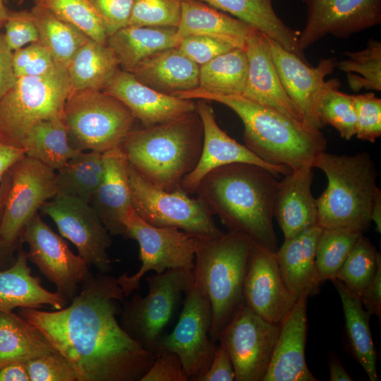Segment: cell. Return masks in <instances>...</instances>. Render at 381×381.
I'll return each mask as SVG.
<instances>
[{"label": "cell", "instance_id": "1", "mask_svg": "<svg viewBox=\"0 0 381 381\" xmlns=\"http://www.w3.org/2000/svg\"><path fill=\"white\" fill-rule=\"evenodd\" d=\"M125 294L109 273L88 274L70 304L54 311L19 308L72 365L77 381H140L155 355L117 320Z\"/></svg>", "mask_w": 381, "mask_h": 381}, {"label": "cell", "instance_id": "2", "mask_svg": "<svg viewBox=\"0 0 381 381\" xmlns=\"http://www.w3.org/2000/svg\"><path fill=\"white\" fill-rule=\"evenodd\" d=\"M277 176L258 165L233 163L210 171L196 190L198 199L228 231L244 234L272 251Z\"/></svg>", "mask_w": 381, "mask_h": 381}, {"label": "cell", "instance_id": "3", "mask_svg": "<svg viewBox=\"0 0 381 381\" xmlns=\"http://www.w3.org/2000/svg\"><path fill=\"white\" fill-rule=\"evenodd\" d=\"M176 97L214 101L230 108L243 123L245 145L270 164L292 171L313 167L317 156L326 150L327 140L320 130L241 95H213L197 87Z\"/></svg>", "mask_w": 381, "mask_h": 381}, {"label": "cell", "instance_id": "4", "mask_svg": "<svg viewBox=\"0 0 381 381\" xmlns=\"http://www.w3.org/2000/svg\"><path fill=\"white\" fill-rule=\"evenodd\" d=\"M202 142V123L195 110L167 122L133 128L120 147L145 181L174 191L196 166Z\"/></svg>", "mask_w": 381, "mask_h": 381}, {"label": "cell", "instance_id": "5", "mask_svg": "<svg viewBox=\"0 0 381 381\" xmlns=\"http://www.w3.org/2000/svg\"><path fill=\"white\" fill-rule=\"evenodd\" d=\"M252 243L248 236L231 231L216 236L198 237L194 282L210 303V338L215 343L245 306L243 284Z\"/></svg>", "mask_w": 381, "mask_h": 381}, {"label": "cell", "instance_id": "6", "mask_svg": "<svg viewBox=\"0 0 381 381\" xmlns=\"http://www.w3.org/2000/svg\"><path fill=\"white\" fill-rule=\"evenodd\" d=\"M327 179L317 199L318 225L322 229H344L363 234L369 229L374 199L380 190L377 172L370 155H335L324 151L313 162Z\"/></svg>", "mask_w": 381, "mask_h": 381}, {"label": "cell", "instance_id": "7", "mask_svg": "<svg viewBox=\"0 0 381 381\" xmlns=\"http://www.w3.org/2000/svg\"><path fill=\"white\" fill-rule=\"evenodd\" d=\"M63 119L70 145L80 152H105L120 146L135 118L119 99L103 91H70Z\"/></svg>", "mask_w": 381, "mask_h": 381}, {"label": "cell", "instance_id": "8", "mask_svg": "<svg viewBox=\"0 0 381 381\" xmlns=\"http://www.w3.org/2000/svg\"><path fill=\"white\" fill-rule=\"evenodd\" d=\"M148 293L123 300L119 315L125 332L155 355L157 345L186 293L194 284L193 270L169 268L146 277Z\"/></svg>", "mask_w": 381, "mask_h": 381}, {"label": "cell", "instance_id": "9", "mask_svg": "<svg viewBox=\"0 0 381 381\" xmlns=\"http://www.w3.org/2000/svg\"><path fill=\"white\" fill-rule=\"evenodd\" d=\"M70 91L67 68L60 64L42 75L18 77L0 97V133L11 144L21 147L35 123L63 116Z\"/></svg>", "mask_w": 381, "mask_h": 381}, {"label": "cell", "instance_id": "10", "mask_svg": "<svg viewBox=\"0 0 381 381\" xmlns=\"http://www.w3.org/2000/svg\"><path fill=\"white\" fill-rule=\"evenodd\" d=\"M120 236L137 241L142 262L134 274L124 272L116 278L126 297L140 289L142 278L150 271L194 268L198 238L176 228L152 226L133 207L121 220Z\"/></svg>", "mask_w": 381, "mask_h": 381}, {"label": "cell", "instance_id": "11", "mask_svg": "<svg viewBox=\"0 0 381 381\" xmlns=\"http://www.w3.org/2000/svg\"><path fill=\"white\" fill-rule=\"evenodd\" d=\"M128 174L133 208L149 224L176 228L196 237L223 233L198 198H190L181 188L174 191L158 188L145 181L129 164Z\"/></svg>", "mask_w": 381, "mask_h": 381}, {"label": "cell", "instance_id": "12", "mask_svg": "<svg viewBox=\"0 0 381 381\" xmlns=\"http://www.w3.org/2000/svg\"><path fill=\"white\" fill-rule=\"evenodd\" d=\"M210 303L195 284L186 293L179 320L169 333L160 339L156 351L174 352L188 380L199 381L209 369L217 344L210 338Z\"/></svg>", "mask_w": 381, "mask_h": 381}, {"label": "cell", "instance_id": "13", "mask_svg": "<svg viewBox=\"0 0 381 381\" xmlns=\"http://www.w3.org/2000/svg\"><path fill=\"white\" fill-rule=\"evenodd\" d=\"M11 186L0 222V246L12 248L27 224L57 193L56 171L25 155L9 169Z\"/></svg>", "mask_w": 381, "mask_h": 381}, {"label": "cell", "instance_id": "14", "mask_svg": "<svg viewBox=\"0 0 381 381\" xmlns=\"http://www.w3.org/2000/svg\"><path fill=\"white\" fill-rule=\"evenodd\" d=\"M280 329L246 305L225 327L218 341L231 359L236 381H263Z\"/></svg>", "mask_w": 381, "mask_h": 381}, {"label": "cell", "instance_id": "15", "mask_svg": "<svg viewBox=\"0 0 381 381\" xmlns=\"http://www.w3.org/2000/svg\"><path fill=\"white\" fill-rule=\"evenodd\" d=\"M55 223L63 238L77 248L78 255L98 272L109 273L112 262L107 250L111 235L88 202L77 198L57 193L40 209Z\"/></svg>", "mask_w": 381, "mask_h": 381}, {"label": "cell", "instance_id": "16", "mask_svg": "<svg viewBox=\"0 0 381 381\" xmlns=\"http://www.w3.org/2000/svg\"><path fill=\"white\" fill-rule=\"evenodd\" d=\"M20 241L28 246V260L55 284L56 292L69 303L90 273V266L71 250L64 238L38 213L25 226Z\"/></svg>", "mask_w": 381, "mask_h": 381}, {"label": "cell", "instance_id": "17", "mask_svg": "<svg viewBox=\"0 0 381 381\" xmlns=\"http://www.w3.org/2000/svg\"><path fill=\"white\" fill-rule=\"evenodd\" d=\"M271 54L279 77L288 96L298 111L303 123L310 128H323L318 117V105L323 94L339 85L337 79L325 80L337 67L334 58L322 59L311 67L296 54L267 37Z\"/></svg>", "mask_w": 381, "mask_h": 381}, {"label": "cell", "instance_id": "18", "mask_svg": "<svg viewBox=\"0 0 381 381\" xmlns=\"http://www.w3.org/2000/svg\"><path fill=\"white\" fill-rule=\"evenodd\" d=\"M307 8L306 23L298 35L305 49L327 35L347 38L381 23V0H301Z\"/></svg>", "mask_w": 381, "mask_h": 381}, {"label": "cell", "instance_id": "19", "mask_svg": "<svg viewBox=\"0 0 381 381\" xmlns=\"http://www.w3.org/2000/svg\"><path fill=\"white\" fill-rule=\"evenodd\" d=\"M245 305L265 319L281 324L298 297L287 289L276 252L253 241L243 284Z\"/></svg>", "mask_w": 381, "mask_h": 381}, {"label": "cell", "instance_id": "20", "mask_svg": "<svg viewBox=\"0 0 381 381\" xmlns=\"http://www.w3.org/2000/svg\"><path fill=\"white\" fill-rule=\"evenodd\" d=\"M196 111L203 127L202 147L198 162L181 185L188 194L196 193L202 179L212 170L233 163H248L260 166L276 176L286 175L288 167L270 164L231 138L217 124L214 112L207 100L198 99Z\"/></svg>", "mask_w": 381, "mask_h": 381}, {"label": "cell", "instance_id": "21", "mask_svg": "<svg viewBox=\"0 0 381 381\" xmlns=\"http://www.w3.org/2000/svg\"><path fill=\"white\" fill-rule=\"evenodd\" d=\"M245 52L248 59V74L241 96L303 122L279 77L267 36L253 29L247 37Z\"/></svg>", "mask_w": 381, "mask_h": 381}, {"label": "cell", "instance_id": "22", "mask_svg": "<svg viewBox=\"0 0 381 381\" xmlns=\"http://www.w3.org/2000/svg\"><path fill=\"white\" fill-rule=\"evenodd\" d=\"M103 92L121 101L143 126L167 122L196 110L192 99L157 92L121 69Z\"/></svg>", "mask_w": 381, "mask_h": 381}, {"label": "cell", "instance_id": "23", "mask_svg": "<svg viewBox=\"0 0 381 381\" xmlns=\"http://www.w3.org/2000/svg\"><path fill=\"white\" fill-rule=\"evenodd\" d=\"M299 296L281 323L279 337L263 381H317L306 361L307 301Z\"/></svg>", "mask_w": 381, "mask_h": 381}, {"label": "cell", "instance_id": "24", "mask_svg": "<svg viewBox=\"0 0 381 381\" xmlns=\"http://www.w3.org/2000/svg\"><path fill=\"white\" fill-rule=\"evenodd\" d=\"M313 168L293 170L278 182L274 217L284 239L318 225L317 199L311 190Z\"/></svg>", "mask_w": 381, "mask_h": 381}, {"label": "cell", "instance_id": "25", "mask_svg": "<svg viewBox=\"0 0 381 381\" xmlns=\"http://www.w3.org/2000/svg\"><path fill=\"white\" fill-rule=\"evenodd\" d=\"M103 177L90 205L111 236H120L121 220L133 207L128 162L120 146L104 152Z\"/></svg>", "mask_w": 381, "mask_h": 381}, {"label": "cell", "instance_id": "26", "mask_svg": "<svg viewBox=\"0 0 381 381\" xmlns=\"http://www.w3.org/2000/svg\"><path fill=\"white\" fill-rule=\"evenodd\" d=\"M322 229L317 225L284 239L276 251L284 282L296 297L302 294L310 296L319 291L321 284L315 266V249Z\"/></svg>", "mask_w": 381, "mask_h": 381}, {"label": "cell", "instance_id": "27", "mask_svg": "<svg viewBox=\"0 0 381 381\" xmlns=\"http://www.w3.org/2000/svg\"><path fill=\"white\" fill-rule=\"evenodd\" d=\"M200 66L179 47L156 53L141 61L133 71L143 85L163 94L176 96L199 87Z\"/></svg>", "mask_w": 381, "mask_h": 381}, {"label": "cell", "instance_id": "28", "mask_svg": "<svg viewBox=\"0 0 381 381\" xmlns=\"http://www.w3.org/2000/svg\"><path fill=\"white\" fill-rule=\"evenodd\" d=\"M27 253L21 248L13 264L0 270V312H10L16 308H40L49 305L60 310L68 303L56 292L41 285V279L31 273Z\"/></svg>", "mask_w": 381, "mask_h": 381}, {"label": "cell", "instance_id": "29", "mask_svg": "<svg viewBox=\"0 0 381 381\" xmlns=\"http://www.w3.org/2000/svg\"><path fill=\"white\" fill-rule=\"evenodd\" d=\"M253 29L246 23L200 0H182L181 17L177 27L181 39L205 35L245 50L247 37Z\"/></svg>", "mask_w": 381, "mask_h": 381}, {"label": "cell", "instance_id": "30", "mask_svg": "<svg viewBox=\"0 0 381 381\" xmlns=\"http://www.w3.org/2000/svg\"><path fill=\"white\" fill-rule=\"evenodd\" d=\"M177 28L126 26L107 38L121 70L133 73L143 60L164 49L178 47Z\"/></svg>", "mask_w": 381, "mask_h": 381}, {"label": "cell", "instance_id": "31", "mask_svg": "<svg viewBox=\"0 0 381 381\" xmlns=\"http://www.w3.org/2000/svg\"><path fill=\"white\" fill-rule=\"evenodd\" d=\"M200 1L246 23L305 60L298 46L299 33L277 16L273 7L274 0Z\"/></svg>", "mask_w": 381, "mask_h": 381}, {"label": "cell", "instance_id": "32", "mask_svg": "<svg viewBox=\"0 0 381 381\" xmlns=\"http://www.w3.org/2000/svg\"><path fill=\"white\" fill-rule=\"evenodd\" d=\"M340 296L344 316L345 343L351 356L363 367L370 381H377V355L370 329V315L360 298L339 281H332Z\"/></svg>", "mask_w": 381, "mask_h": 381}, {"label": "cell", "instance_id": "33", "mask_svg": "<svg viewBox=\"0 0 381 381\" xmlns=\"http://www.w3.org/2000/svg\"><path fill=\"white\" fill-rule=\"evenodd\" d=\"M66 68L71 91H103L119 70V64L107 44L90 38L78 49Z\"/></svg>", "mask_w": 381, "mask_h": 381}, {"label": "cell", "instance_id": "34", "mask_svg": "<svg viewBox=\"0 0 381 381\" xmlns=\"http://www.w3.org/2000/svg\"><path fill=\"white\" fill-rule=\"evenodd\" d=\"M56 351L30 322L12 311L0 312V365L26 362Z\"/></svg>", "mask_w": 381, "mask_h": 381}, {"label": "cell", "instance_id": "35", "mask_svg": "<svg viewBox=\"0 0 381 381\" xmlns=\"http://www.w3.org/2000/svg\"><path fill=\"white\" fill-rule=\"evenodd\" d=\"M21 147L26 156L56 171L80 151L69 143L63 116L40 121L26 133Z\"/></svg>", "mask_w": 381, "mask_h": 381}, {"label": "cell", "instance_id": "36", "mask_svg": "<svg viewBox=\"0 0 381 381\" xmlns=\"http://www.w3.org/2000/svg\"><path fill=\"white\" fill-rule=\"evenodd\" d=\"M30 12L37 28L39 42L56 63L67 68L76 52L90 37L41 5L35 4Z\"/></svg>", "mask_w": 381, "mask_h": 381}, {"label": "cell", "instance_id": "37", "mask_svg": "<svg viewBox=\"0 0 381 381\" xmlns=\"http://www.w3.org/2000/svg\"><path fill=\"white\" fill-rule=\"evenodd\" d=\"M247 74L245 50L234 48L200 66L198 87L213 95H241Z\"/></svg>", "mask_w": 381, "mask_h": 381}, {"label": "cell", "instance_id": "38", "mask_svg": "<svg viewBox=\"0 0 381 381\" xmlns=\"http://www.w3.org/2000/svg\"><path fill=\"white\" fill-rule=\"evenodd\" d=\"M104 153L80 152L56 171L58 193L90 203L103 177Z\"/></svg>", "mask_w": 381, "mask_h": 381}, {"label": "cell", "instance_id": "39", "mask_svg": "<svg viewBox=\"0 0 381 381\" xmlns=\"http://www.w3.org/2000/svg\"><path fill=\"white\" fill-rule=\"evenodd\" d=\"M337 67L345 72L351 90H381V42L370 39L365 49L344 52Z\"/></svg>", "mask_w": 381, "mask_h": 381}, {"label": "cell", "instance_id": "40", "mask_svg": "<svg viewBox=\"0 0 381 381\" xmlns=\"http://www.w3.org/2000/svg\"><path fill=\"white\" fill-rule=\"evenodd\" d=\"M381 262L380 253L368 238L361 234L338 270L335 279L360 298Z\"/></svg>", "mask_w": 381, "mask_h": 381}, {"label": "cell", "instance_id": "41", "mask_svg": "<svg viewBox=\"0 0 381 381\" xmlns=\"http://www.w3.org/2000/svg\"><path fill=\"white\" fill-rule=\"evenodd\" d=\"M361 234L344 229H322L315 249V266L321 284L335 279L338 270Z\"/></svg>", "mask_w": 381, "mask_h": 381}, {"label": "cell", "instance_id": "42", "mask_svg": "<svg viewBox=\"0 0 381 381\" xmlns=\"http://www.w3.org/2000/svg\"><path fill=\"white\" fill-rule=\"evenodd\" d=\"M35 4L75 26L90 38L107 44V37L90 0H35Z\"/></svg>", "mask_w": 381, "mask_h": 381}, {"label": "cell", "instance_id": "43", "mask_svg": "<svg viewBox=\"0 0 381 381\" xmlns=\"http://www.w3.org/2000/svg\"><path fill=\"white\" fill-rule=\"evenodd\" d=\"M339 85L329 88L318 105V117L324 127L333 126L345 140L356 134V114L353 95L339 90Z\"/></svg>", "mask_w": 381, "mask_h": 381}, {"label": "cell", "instance_id": "44", "mask_svg": "<svg viewBox=\"0 0 381 381\" xmlns=\"http://www.w3.org/2000/svg\"><path fill=\"white\" fill-rule=\"evenodd\" d=\"M181 12L182 0H134L128 25L177 28Z\"/></svg>", "mask_w": 381, "mask_h": 381}, {"label": "cell", "instance_id": "45", "mask_svg": "<svg viewBox=\"0 0 381 381\" xmlns=\"http://www.w3.org/2000/svg\"><path fill=\"white\" fill-rule=\"evenodd\" d=\"M356 114V134L374 143L381 135V99L373 93L353 95Z\"/></svg>", "mask_w": 381, "mask_h": 381}, {"label": "cell", "instance_id": "46", "mask_svg": "<svg viewBox=\"0 0 381 381\" xmlns=\"http://www.w3.org/2000/svg\"><path fill=\"white\" fill-rule=\"evenodd\" d=\"M30 381H77V375L59 351L44 354L25 362Z\"/></svg>", "mask_w": 381, "mask_h": 381}, {"label": "cell", "instance_id": "47", "mask_svg": "<svg viewBox=\"0 0 381 381\" xmlns=\"http://www.w3.org/2000/svg\"><path fill=\"white\" fill-rule=\"evenodd\" d=\"M12 63L17 78L42 75L59 64L39 42L13 51Z\"/></svg>", "mask_w": 381, "mask_h": 381}, {"label": "cell", "instance_id": "48", "mask_svg": "<svg viewBox=\"0 0 381 381\" xmlns=\"http://www.w3.org/2000/svg\"><path fill=\"white\" fill-rule=\"evenodd\" d=\"M4 27L6 41L13 51L28 43L39 42L37 28L30 11H9Z\"/></svg>", "mask_w": 381, "mask_h": 381}, {"label": "cell", "instance_id": "49", "mask_svg": "<svg viewBox=\"0 0 381 381\" xmlns=\"http://www.w3.org/2000/svg\"><path fill=\"white\" fill-rule=\"evenodd\" d=\"M182 52L198 66L235 48L220 40L205 35H189L181 39L179 46Z\"/></svg>", "mask_w": 381, "mask_h": 381}, {"label": "cell", "instance_id": "50", "mask_svg": "<svg viewBox=\"0 0 381 381\" xmlns=\"http://www.w3.org/2000/svg\"><path fill=\"white\" fill-rule=\"evenodd\" d=\"M90 1L101 21L107 38L128 25L134 0Z\"/></svg>", "mask_w": 381, "mask_h": 381}, {"label": "cell", "instance_id": "51", "mask_svg": "<svg viewBox=\"0 0 381 381\" xmlns=\"http://www.w3.org/2000/svg\"><path fill=\"white\" fill-rule=\"evenodd\" d=\"M140 381H188L181 362L174 352L162 351Z\"/></svg>", "mask_w": 381, "mask_h": 381}, {"label": "cell", "instance_id": "52", "mask_svg": "<svg viewBox=\"0 0 381 381\" xmlns=\"http://www.w3.org/2000/svg\"><path fill=\"white\" fill-rule=\"evenodd\" d=\"M235 378L231 359L224 348L219 344L209 369L199 381H234Z\"/></svg>", "mask_w": 381, "mask_h": 381}, {"label": "cell", "instance_id": "53", "mask_svg": "<svg viewBox=\"0 0 381 381\" xmlns=\"http://www.w3.org/2000/svg\"><path fill=\"white\" fill-rule=\"evenodd\" d=\"M360 301L370 315L381 319V262L378 264L376 272L371 281L363 289Z\"/></svg>", "mask_w": 381, "mask_h": 381}, {"label": "cell", "instance_id": "54", "mask_svg": "<svg viewBox=\"0 0 381 381\" xmlns=\"http://www.w3.org/2000/svg\"><path fill=\"white\" fill-rule=\"evenodd\" d=\"M12 57L13 50L7 44L4 34L0 32V97L14 85L17 79Z\"/></svg>", "mask_w": 381, "mask_h": 381}, {"label": "cell", "instance_id": "55", "mask_svg": "<svg viewBox=\"0 0 381 381\" xmlns=\"http://www.w3.org/2000/svg\"><path fill=\"white\" fill-rule=\"evenodd\" d=\"M25 155L24 148L11 144L0 133V181L11 167Z\"/></svg>", "mask_w": 381, "mask_h": 381}, {"label": "cell", "instance_id": "56", "mask_svg": "<svg viewBox=\"0 0 381 381\" xmlns=\"http://www.w3.org/2000/svg\"><path fill=\"white\" fill-rule=\"evenodd\" d=\"M0 381H30L25 362H11L0 365Z\"/></svg>", "mask_w": 381, "mask_h": 381}, {"label": "cell", "instance_id": "57", "mask_svg": "<svg viewBox=\"0 0 381 381\" xmlns=\"http://www.w3.org/2000/svg\"><path fill=\"white\" fill-rule=\"evenodd\" d=\"M329 380L330 381H352L351 377L346 372L342 364L335 355H332L329 359Z\"/></svg>", "mask_w": 381, "mask_h": 381}, {"label": "cell", "instance_id": "58", "mask_svg": "<svg viewBox=\"0 0 381 381\" xmlns=\"http://www.w3.org/2000/svg\"><path fill=\"white\" fill-rule=\"evenodd\" d=\"M370 219L375 224L376 231L381 232V191L377 193L370 212Z\"/></svg>", "mask_w": 381, "mask_h": 381}, {"label": "cell", "instance_id": "59", "mask_svg": "<svg viewBox=\"0 0 381 381\" xmlns=\"http://www.w3.org/2000/svg\"><path fill=\"white\" fill-rule=\"evenodd\" d=\"M11 176L10 171L8 170V171L4 176L3 179L0 181V222L3 214L7 194L11 186Z\"/></svg>", "mask_w": 381, "mask_h": 381}, {"label": "cell", "instance_id": "60", "mask_svg": "<svg viewBox=\"0 0 381 381\" xmlns=\"http://www.w3.org/2000/svg\"><path fill=\"white\" fill-rule=\"evenodd\" d=\"M9 11L5 5V1L0 0V30L4 27L7 20Z\"/></svg>", "mask_w": 381, "mask_h": 381}, {"label": "cell", "instance_id": "61", "mask_svg": "<svg viewBox=\"0 0 381 381\" xmlns=\"http://www.w3.org/2000/svg\"><path fill=\"white\" fill-rule=\"evenodd\" d=\"M4 1H5V2H6L7 0H4Z\"/></svg>", "mask_w": 381, "mask_h": 381}]
</instances>
